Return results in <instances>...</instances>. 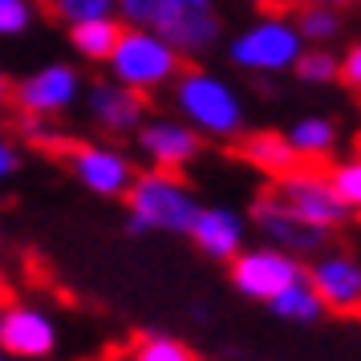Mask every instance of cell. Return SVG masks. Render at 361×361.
Masks as SVG:
<instances>
[{"instance_id": "obj_1", "label": "cell", "mask_w": 361, "mask_h": 361, "mask_svg": "<svg viewBox=\"0 0 361 361\" xmlns=\"http://www.w3.org/2000/svg\"><path fill=\"white\" fill-rule=\"evenodd\" d=\"M126 207H130V231H183L187 235L199 215V203L187 191L183 175H166V171L134 175Z\"/></svg>"}, {"instance_id": "obj_2", "label": "cell", "mask_w": 361, "mask_h": 361, "mask_svg": "<svg viewBox=\"0 0 361 361\" xmlns=\"http://www.w3.org/2000/svg\"><path fill=\"white\" fill-rule=\"evenodd\" d=\"M175 102H179V110L191 118L203 134L235 138L240 126H244L240 98H235L219 78L203 73V69H183L179 78H175Z\"/></svg>"}, {"instance_id": "obj_3", "label": "cell", "mask_w": 361, "mask_h": 361, "mask_svg": "<svg viewBox=\"0 0 361 361\" xmlns=\"http://www.w3.org/2000/svg\"><path fill=\"white\" fill-rule=\"evenodd\" d=\"M110 69H114L118 85L147 94L154 85L179 78L187 66H183V57L159 33H150V29H126L122 41H118L114 57H110Z\"/></svg>"}, {"instance_id": "obj_4", "label": "cell", "mask_w": 361, "mask_h": 361, "mask_svg": "<svg viewBox=\"0 0 361 361\" xmlns=\"http://www.w3.org/2000/svg\"><path fill=\"white\" fill-rule=\"evenodd\" d=\"M268 195L276 199L284 212H293L296 219H305L312 228L333 231L349 219V207L337 199L333 183H329V171H300V175H288V179H272Z\"/></svg>"}, {"instance_id": "obj_5", "label": "cell", "mask_w": 361, "mask_h": 361, "mask_svg": "<svg viewBox=\"0 0 361 361\" xmlns=\"http://www.w3.org/2000/svg\"><path fill=\"white\" fill-rule=\"evenodd\" d=\"M57 159H66L69 171L78 175L82 187H90L94 195H106V199L126 195L130 183H134V175H138L122 150L98 147V142H82V138H66V147H61Z\"/></svg>"}, {"instance_id": "obj_6", "label": "cell", "mask_w": 361, "mask_h": 361, "mask_svg": "<svg viewBox=\"0 0 361 361\" xmlns=\"http://www.w3.org/2000/svg\"><path fill=\"white\" fill-rule=\"evenodd\" d=\"M228 276L252 300H276L284 288H293L305 280V268L272 247H256V252H240L228 260Z\"/></svg>"}, {"instance_id": "obj_7", "label": "cell", "mask_w": 361, "mask_h": 361, "mask_svg": "<svg viewBox=\"0 0 361 361\" xmlns=\"http://www.w3.org/2000/svg\"><path fill=\"white\" fill-rule=\"evenodd\" d=\"M231 154L244 159L247 166L264 171L268 179H288V175H300V171H333V159H309L288 142V134H276V130L240 134L231 142Z\"/></svg>"}, {"instance_id": "obj_8", "label": "cell", "mask_w": 361, "mask_h": 361, "mask_svg": "<svg viewBox=\"0 0 361 361\" xmlns=\"http://www.w3.org/2000/svg\"><path fill=\"white\" fill-rule=\"evenodd\" d=\"M175 53H203L219 37V17H215L212 0H171L163 17L154 20V29Z\"/></svg>"}, {"instance_id": "obj_9", "label": "cell", "mask_w": 361, "mask_h": 361, "mask_svg": "<svg viewBox=\"0 0 361 361\" xmlns=\"http://www.w3.org/2000/svg\"><path fill=\"white\" fill-rule=\"evenodd\" d=\"M57 345V325L49 312L33 305H4L0 309V353L4 357H49Z\"/></svg>"}, {"instance_id": "obj_10", "label": "cell", "mask_w": 361, "mask_h": 361, "mask_svg": "<svg viewBox=\"0 0 361 361\" xmlns=\"http://www.w3.org/2000/svg\"><path fill=\"white\" fill-rule=\"evenodd\" d=\"M305 280L317 293L321 309L337 312L345 321H361V268L349 256H325L305 268Z\"/></svg>"}, {"instance_id": "obj_11", "label": "cell", "mask_w": 361, "mask_h": 361, "mask_svg": "<svg viewBox=\"0 0 361 361\" xmlns=\"http://www.w3.org/2000/svg\"><path fill=\"white\" fill-rule=\"evenodd\" d=\"M296 57H300V33L280 20H264L231 45V61L244 69H284Z\"/></svg>"}, {"instance_id": "obj_12", "label": "cell", "mask_w": 361, "mask_h": 361, "mask_svg": "<svg viewBox=\"0 0 361 361\" xmlns=\"http://www.w3.org/2000/svg\"><path fill=\"white\" fill-rule=\"evenodd\" d=\"M138 147H142V154L154 163V171L183 175V166L203 150V138H199L191 126H183V122H166V118H159V122L138 126Z\"/></svg>"}, {"instance_id": "obj_13", "label": "cell", "mask_w": 361, "mask_h": 361, "mask_svg": "<svg viewBox=\"0 0 361 361\" xmlns=\"http://www.w3.org/2000/svg\"><path fill=\"white\" fill-rule=\"evenodd\" d=\"M73 98H78V73L69 66H45L37 69L33 78H25L20 85H13V102L29 118L61 114Z\"/></svg>"}, {"instance_id": "obj_14", "label": "cell", "mask_w": 361, "mask_h": 361, "mask_svg": "<svg viewBox=\"0 0 361 361\" xmlns=\"http://www.w3.org/2000/svg\"><path fill=\"white\" fill-rule=\"evenodd\" d=\"M252 219L260 224V231L268 240H276V244L288 247V252H321V247L333 240L325 228H312L305 219H296L293 212H284L276 199L268 195V187L252 199Z\"/></svg>"}, {"instance_id": "obj_15", "label": "cell", "mask_w": 361, "mask_h": 361, "mask_svg": "<svg viewBox=\"0 0 361 361\" xmlns=\"http://www.w3.org/2000/svg\"><path fill=\"white\" fill-rule=\"evenodd\" d=\"M147 94L138 90H126V85H110V82H98L90 90V114L98 122L102 130L110 134H126V130H138V122L147 114Z\"/></svg>"}, {"instance_id": "obj_16", "label": "cell", "mask_w": 361, "mask_h": 361, "mask_svg": "<svg viewBox=\"0 0 361 361\" xmlns=\"http://www.w3.org/2000/svg\"><path fill=\"white\" fill-rule=\"evenodd\" d=\"M195 240L199 252H207L212 260H231L240 256V240H244V224L240 215L224 212V207H199L195 224L187 231Z\"/></svg>"}, {"instance_id": "obj_17", "label": "cell", "mask_w": 361, "mask_h": 361, "mask_svg": "<svg viewBox=\"0 0 361 361\" xmlns=\"http://www.w3.org/2000/svg\"><path fill=\"white\" fill-rule=\"evenodd\" d=\"M122 25L114 17H102V20H82V25H69V37H73V45L82 57L90 61H110L118 49V41H122Z\"/></svg>"}, {"instance_id": "obj_18", "label": "cell", "mask_w": 361, "mask_h": 361, "mask_svg": "<svg viewBox=\"0 0 361 361\" xmlns=\"http://www.w3.org/2000/svg\"><path fill=\"white\" fill-rule=\"evenodd\" d=\"M333 138H337V126H333L329 118H305V122H296L293 134H288V142H293L300 154H309V159H329Z\"/></svg>"}, {"instance_id": "obj_19", "label": "cell", "mask_w": 361, "mask_h": 361, "mask_svg": "<svg viewBox=\"0 0 361 361\" xmlns=\"http://www.w3.org/2000/svg\"><path fill=\"white\" fill-rule=\"evenodd\" d=\"M130 361H199L191 345H183L179 337H166V333H147L138 337L130 349Z\"/></svg>"}, {"instance_id": "obj_20", "label": "cell", "mask_w": 361, "mask_h": 361, "mask_svg": "<svg viewBox=\"0 0 361 361\" xmlns=\"http://www.w3.org/2000/svg\"><path fill=\"white\" fill-rule=\"evenodd\" d=\"M296 33L309 37V41H329V37L341 33V13L325 8V4H296Z\"/></svg>"}, {"instance_id": "obj_21", "label": "cell", "mask_w": 361, "mask_h": 361, "mask_svg": "<svg viewBox=\"0 0 361 361\" xmlns=\"http://www.w3.org/2000/svg\"><path fill=\"white\" fill-rule=\"evenodd\" d=\"M272 309H276V317H284V321H317L321 317V300H317V293L309 288V280H300V284H293V288H284V293L276 296V300H268Z\"/></svg>"}, {"instance_id": "obj_22", "label": "cell", "mask_w": 361, "mask_h": 361, "mask_svg": "<svg viewBox=\"0 0 361 361\" xmlns=\"http://www.w3.org/2000/svg\"><path fill=\"white\" fill-rule=\"evenodd\" d=\"M41 8H45L53 20L82 25V20H102V17H110L114 0H41Z\"/></svg>"}, {"instance_id": "obj_23", "label": "cell", "mask_w": 361, "mask_h": 361, "mask_svg": "<svg viewBox=\"0 0 361 361\" xmlns=\"http://www.w3.org/2000/svg\"><path fill=\"white\" fill-rule=\"evenodd\" d=\"M329 183L349 212H361V159L357 163H345V166H333L329 171Z\"/></svg>"}, {"instance_id": "obj_24", "label": "cell", "mask_w": 361, "mask_h": 361, "mask_svg": "<svg viewBox=\"0 0 361 361\" xmlns=\"http://www.w3.org/2000/svg\"><path fill=\"white\" fill-rule=\"evenodd\" d=\"M293 69L300 82H333L337 78V57L325 49H312V53H300L293 61Z\"/></svg>"}, {"instance_id": "obj_25", "label": "cell", "mask_w": 361, "mask_h": 361, "mask_svg": "<svg viewBox=\"0 0 361 361\" xmlns=\"http://www.w3.org/2000/svg\"><path fill=\"white\" fill-rule=\"evenodd\" d=\"M33 20L29 0H0V33H25Z\"/></svg>"}, {"instance_id": "obj_26", "label": "cell", "mask_w": 361, "mask_h": 361, "mask_svg": "<svg viewBox=\"0 0 361 361\" xmlns=\"http://www.w3.org/2000/svg\"><path fill=\"white\" fill-rule=\"evenodd\" d=\"M337 82H341L345 90L361 102V41L345 53V61H337Z\"/></svg>"}, {"instance_id": "obj_27", "label": "cell", "mask_w": 361, "mask_h": 361, "mask_svg": "<svg viewBox=\"0 0 361 361\" xmlns=\"http://www.w3.org/2000/svg\"><path fill=\"white\" fill-rule=\"evenodd\" d=\"M122 4V13L130 20H138V25H147V29H154V20L163 17V8L171 4V0H118Z\"/></svg>"}, {"instance_id": "obj_28", "label": "cell", "mask_w": 361, "mask_h": 361, "mask_svg": "<svg viewBox=\"0 0 361 361\" xmlns=\"http://www.w3.org/2000/svg\"><path fill=\"white\" fill-rule=\"evenodd\" d=\"M17 166H20L17 150H13V147H8V142H4V138H0V179H8V175H13Z\"/></svg>"}, {"instance_id": "obj_29", "label": "cell", "mask_w": 361, "mask_h": 361, "mask_svg": "<svg viewBox=\"0 0 361 361\" xmlns=\"http://www.w3.org/2000/svg\"><path fill=\"white\" fill-rule=\"evenodd\" d=\"M296 4H325V8H349V4H361V0H296Z\"/></svg>"}, {"instance_id": "obj_30", "label": "cell", "mask_w": 361, "mask_h": 361, "mask_svg": "<svg viewBox=\"0 0 361 361\" xmlns=\"http://www.w3.org/2000/svg\"><path fill=\"white\" fill-rule=\"evenodd\" d=\"M4 98H13V85L4 82V73H0V102H4Z\"/></svg>"}, {"instance_id": "obj_31", "label": "cell", "mask_w": 361, "mask_h": 361, "mask_svg": "<svg viewBox=\"0 0 361 361\" xmlns=\"http://www.w3.org/2000/svg\"><path fill=\"white\" fill-rule=\"evenodd\" d=\"M353 147H357V154H361V134H357V138H353Z\"/></svg>"}, {"instance_id": "obj_32", "label": "cell", "mask_w": 361, "mask_h": 361, "mask_svg": "<svg viewBox=\"0 0 361 361\" xmlns=\"http://www.w3.org/2000/svg\"><path fill=\"white\" fill-rule=\"evenodd\" d=\"M0 361H8V357H4V353H0Z\"/></svg>"}]
</instances>
